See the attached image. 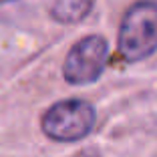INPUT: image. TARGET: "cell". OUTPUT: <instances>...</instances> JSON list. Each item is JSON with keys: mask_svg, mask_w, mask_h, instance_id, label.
<instances>
[{"mask_svg": "<svg viewBox=\"0 0 157 157\" xmlns=\"http://www.w3.org/2000/svg\"><path fill=\"white\" fill-rule=\"evenodd\" d=\"M117 44L129 63L143 60L157 51V2L141 0L125 12Z\"/></svg>", "mask_w": 157, "mask_h": 157, "instance_id": "1", "label": "cell"}, {"mask_svg": "<svg viewBox=\"0 0 157 157\" xmlns=\"http://www.w3.org/2000/svg\"><path fill=\"white\" fill-rule=\"evenodd\" d=\"M95 109L91 103L81 99L59 101L42 115V131L46 137L71 143L87 137L95 125Z\"/></svg>", "mask_w": 157, "mask_h": 157, "instance_id": "2", "label": "cell"}, {"mask_svg": "<svg viewBox=\"0 0 157 157\" xmlns=\"http://www.w3.org/2000/svg\"><path fill=\"white\" fill-rule=\"evenodd\" d=\"M109 56V44L103 36L91 34L77 42L69 51L63 65V75L71 85H91L103 75Z\"/></svg>", "mask_w": 157, "mask_h": 157, "instance_id": "3", "label": "cell"}, {"mask_svg": "<svg viewBox=\"0 0 157 157\" xmlns=\"http://www.w3.org/2000/svg\"><path fill=\"white\" fill-rule=\"evenodd\" d=\"M95 0H52L51 14L52 18L63 24H75L93 10Z\"/></svg>", "mask_w": 157, "mask_h": 157, "instance_id": "4", "label": "cell"}]
</instances>
